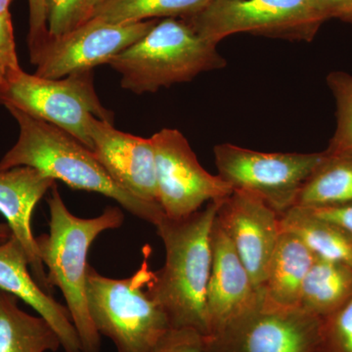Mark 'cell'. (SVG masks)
I'll use <instances>...</instances> for the list:
<instances>
[{
  "label": "cell",
  "instance_id": "83f0119b",
  "mask_svg": "<svg viewBox=\"0 0 352 352\" xmlns=\"http://www.w3.org/2000/svg\"><path fill=\"white\" fill-rule=\"evenodd\" d=\"M203 337L191 329H170L152 352H201Z\"/></svg>",
  "mask_w": 352,
  "mask_h": 352
},
{
  "label": "cell",
  "instance_id": "d4e9b609",
  "mask_svg": "<svg viewBox=\"0 0 352 352\" xmlns=\"http://www.w3.org/2000/svg\"><path fill=\"white\" fill-rule=\"evenodd\" d=\"M88 21L85 0H47L48 38H57Z\"/></svg>",
  "mask_w": 352,
  "mask_h": 352
},
{
  "label": "cell",
  "instance_id": "836d02e7",
  "mask_svg": "<svg viewBox=\"0 0 352 352\" xmlns=\"http://www.w3.org/2000/svg\"><path fill=\"white\" fill-rule=\"evenodd\" d=\"M12 0H0V14L8 12Z\"/></svg>",
  "mask_w": 352,
  "mask_h": 352
},
{
  "label": "cell",
  "instance_id": "4fadbf2b",
  "mask_svg": "<svg viewBox=\"0 0 352 352\" xmlns=\"http://www.w3.org/2000/svg\"><path fill=\"white\" fill-rule=\"evenodd\" d=\"M88 134L92 152L113 179L132 195L160 206L152 139L120 131L95 117L88 120Z\"/></svg>",
  "mask_w": 352,
  "mask_h": 352
},
{
  "label": "cell",
  "instance_id": "7402d4cb",
  "mask_svg": "<svg viewBox=\"0 0 352 352\" xmlns=\"http://www.w3.org/2000/svg\"><path fill=\"white\" fill-rule=\"evenodd\" d=\"M210 0H106L90 19L112 24H129L157 18H182L193 15Z\"/></svg>",
  "mask_w": 352,
  "mask_h": 352
},
{
  "label": "cell",
  "instance_id": "ac0fdd59",
  "mask_svg": "<svg viewBox=\"0 0 352 352\" xmlns=\"http://www.w3.org/2000/svg\"><path fill=\"white\" fill-rule=\"evenodd\" d=\"M281 232L296 236L316 258L352 268V234L342 226L316 217L305 208L293 207L280 215Z\"/></svg>",
  "mask_w": 352,
  "mask_h": 352
},
{
  "label": "cell",
  "instance_id": "8992f818",
  "mask_svg": "<svg viewBox=\"0 0 352 352\" xmlns=\"http://www.w3.org/2000/svg\"><path fill=\"white\" fill-rule=\"evenodd\" d=\"M0 104L57 126L90 150V118L113 124V112L102 105L95 90L94 71L46 78L30 75L22 69L0 85Z\"/></svg>",
  "mask_w": 352,
  "mask_h": 352
},
{
  "label": "cell",
  "instance_id": "d6986e66",
  "mask_svg": "<svg viewBox=\"0 0 352 352\" xmlns=\"http://www.w3.org/2000/svg\"><path fill=\"white\" fill-rule=\"evenodd\" d=\"M19 298L0 289V352H56L61 342L41 316L23 311Z\"/></svg>",
  "mask_w": 352,
  "mask_h": 352
},
{
  "label": "cell",
  "instance_id": "f546056e",
  "mask_svg": "<svg viewBox=\"0 0 352 352\" xmlns=\"http://www.w3.org/2000/svg\"><path fill=\"white\" fill-rule=\"evenodd\" d=\"M349 1L351 0H311L315 10L324 22L333 18L335 13Z\"/></svg>",
  "mask_w": 352,
  "mask_h": 352
},
{
  "label": "cell",
  "instance_id": "603a6c76",
  "mask_svg": "<svg viewBox=\"0 0 352 352\" xmlns=\"http://www.w3.org/2000/svg\"><path fill=\"white\" fill-rule=\"evenodd\" d=\"M327 82L337 105V126L325 153L352 154V76L333 72L327 76Z\"/></svg>",
  "mask_w": 352,
  "mask_h": 352
},
{
  "label": "cell",
  "instance_id": "5bb4252c",
  "mask_svg": "<svg viewBox=\"0 0 352 352\" xmlns=\"http://www.w3.org/2000/svg\"><path fill=\"white\" fill-rule=\"evenodd\" d=\"M212 247V271L207 294V336L251 314L263 302L237 252L215 219Z\"/></svg>",
  "mask_w": 352,
  "mask_h": 352
},
{
  "label": "cell",
  "instance_id": "30bf717a",
  "mask_svg": "<svg viewBox=\"0 0 352 352\" xmlns=\"http://www.w3.org/2000/svg\"><path fill=\"white\" fill-rule=\"evenodd\" d=\"M321 319L300 307H261L203 337L201 352H314Z\"/></svg>",
  "mask_w": 352,
  "mask_h": 352
},
{
  "label": "cell",
  "instance_id": "3957f363",
  "mask_svg": "<svg viewBox=\"0 0 352 352\" xmlns=\"http://www.w3.org/2000/svg\"><path fill=\"white\" fill-rule=\"evenodd\" d=\"M50 233L36 237L39 258L47 268V283L61 291L82 344V352H100L101 336L88 309L87 276L88 252L95 239L108 230L120 228L124 214L108 207L92 219L76 217L65 205L56 183L47 198Z\"/></svg>",
  "mask_w": 352,
  "mask_h": 352
},
{
  "label": "cell",
  "instance_id": "ffe728a7",
  "mask_svg": "<svg viewBox=\"0 0 352 352\" xmlns=\"http://www.w3.org/2000/svg\"><path fill=\"white\" fill-rule=\"evenodd\" d=\"M352 298V268L315 258L303 281L298 307L319 319L326 318Z\"/></svg>",
  "mask_w": 352,
  "mask_h": 352
},
{
  "label": "cell",
  "instance_id": "e0dca14e",
  "mask_svg": "<svg viewBox=\"0 0 352 352\" xmlns=\"http://www.w3.org/2000/svg\"><path fill=\"white\" fill-rule=\"evenodd\" d=\"M314 261V254L296 236L281 232L259 289L261 303L271 307H298L303 281Z\"/></svg>",
  "mask_w": 352,
  "mask_h": 352
},
{
  "label": "cell",
  "instance_id": "52a82bcc",
  "mask_svg": "<svg viewBox=\"0 0 352 352\" xmlns=\"http://www.w3.org/2000/svg\"><path fill=\"white\" fill-rule=\"evenodd\" d=\"M182 20L215 43L240 32L311 41L324 23L311 0H210Z\"/></svg>",
  "mask_w": 352,
  "mask_h": 352
},
{
  "label": "cell",
  "instance_id": "484cf974",
  "mask_svg": "<svg viewBox=\"0 0 352 352\" xmlns=\"http://www.w3.org/2000/svg\"><path fill=\"white\" fill-rule=\"evenodd\" d=\"M21 71L12 18L8 11L0 14V85H3Z\"/></svg>",
  "mask_w": 352,
  "mask_h": 352
},
{
  "label": "cell",
  "instance_id": "6da1fadb",
  "mask_svg": "<svg viewBox=\"0 0 352 352\" xmlns=\"http://www.w3.org/2000/svg\"><path fill=\"white\" fill-rule=\"evenodd\" d=\"M219 201H210L204 210L184 219L164 215L160 220L155 227L163 241L166 259L147 288L171 329H191L204 337L208 333L212 227Z\"/></svg>",
  "mask_w": 352,
  "mask_h": 352
},
{
  "label": "cell",
  "instance_id": "d6a6232c",
  "mask_svg": "<svg viewBox=\"0 0 352 352\" xmlns=\"http://www.w3.org/2000/svg\"><path fill=\"white\" fill-rule=\"evenodd\" d=\"M12 236V231L8 224L0 223V244L7 242Z\"/></svg>",
  "mask_w": 352,
  "mask_h": 352
},
{
  "label": "cell",
  "instance_id": "7a4b0ae2",
  "mask_svg": "<svg viewBox=\"0 0 352 352\" xmlns=\"http://www.w3.org/2000/svg\"><path fill=\"white\" fill-rule=\"evenodd\" d=\"M6 109L17 120L20 133L16 144L0 161V171L30 166L55 182H64L69 188L113 199L129 214L154 226L163 219L159 205L141 200L122 188L87 146L57 126L17 109Z\"/></svg>",
  "mask_w": 352,
  "mask_h": 352
},
{
  "label": "cell",
  "instance_id": "4316f807",
  "mask_svg": "<svg viewBox=\"0 0 352 352\" xmlns=\"http://www.w3.org/2000/svg\"><path fill=\"white\" fill-rule=\"evenodd\" d=\"M48 38L47 0H29L30 59L34 63Z\"/></svg>",
  "mask_w": 352,
  "mask_h": 352
},
{
  "label": "cell",
  "instance_id": "7c38bea8",
  "mask_svg": "<svg viewBox=\"0 0 352 352\" xmlns=\"http://www.w3.org/2000/svg\"><path fill=\"white\" fill-rule=\"evenodd\" d=\"M215 221L230 240L259 293L281 235L280 215L256 194L233 189L219 201Z\"/></svg>",
  "mask_w": 352,
  "mask_h": 352
},
{
  "label": "cell",
  "instance_id": "cb8c5ba5",
  "mask_svg": "<svg viewBox=\"0 0 352 352\" xmlns=\"http://www.w3.org/2000/svg\"><path fill=\"white\" fill-rule=\"evenodd\" d=\"M314 352H352V298L337 311L321 319Z\"/></svg>",
  "mask_w": 352,
  "mask_h": 352
},
{
  "label": "cell",
  "instance_id": "44dd1931",
  "mask_svg": "<svg viewBox=\"0 0 352 352\" xmlns=\"http://www.w3.org/2000/svg\"><path fill=\"white\" fill-rule=\"evenodd\" d=\"M349 203H352V154L325 153L323 161L300 190L295 207L325 208Z\"/></svg>",
  "mask_w": 352,
  "mask_h": 352
},
{
  "label": "cell",
  "instance_id": "8fae6325",
  "mask_svg": "<svg viewBox=\"0 0 352 352\" xmlns=\"http://www.w3.org/2000/svg\"><path fill=\"white\" fill-rule=\"evenodd\" d=\"M157 20L112 24L90 19L57 38H47L34 60V75L61 78L82 71H94L108 64L132 44L146 36Z\"/></svg>",
  "mask_w": 352,
  "mask_h": 352
},
{
  "label": "cell",
  "instance_id": "ba28073f",
  "mask_svg": "<svg viewBox=\"0 0 352 352\" xmlns=\"http://www.w3.org/2000/svg\"><path fill=\"white\" fill-rule=\"evenodd\" d=\"M214 154L222 179L261 197L279 215L295 207L303 185L325 157V152L263 153L229 143L215 146Z\"/></svg>",
  "mask_w": 352,
  "mask_h": 352
},
{
  "label": "cell",
  "instance_id": "1f68e13d",
  "mask_svg": "<svg viewBox=\"0 0 352 352\" xmlns=\"http://www.w3.org/2000/svg\"><path fill=\"white\" fill-rule=\"evenodd\" d=\"M106 0H85V10H87L88 20L91 18L95 9L101 6Z\"/></svg>",
  "mask_w": 352,
  "mask_h": 352
},
{
  "label": "cell",
  "instance_id": "f1b7e54d",
  "mask_svg": "<svg viewBox=\"0 0 352 352\" xmlns=\"http://www.w3.org/2000/svg\"><path fill=\"white\" fill-rule=\"evenodd\" d=\"M307 210L320 219L342 226L352 234V203L333 206V207L307 208Z\"/></svg>",
  "mask_w": 352,
  "mask_h": 352
},
{
  "label": "cell",
  "instance_id": "277c9868",
  "mask_svg": "<svg viewBox=\"0 0 352 352\" xmlns=\"http://www.w3.org/2000/svg\"><path fill=\"white\" fill-rule=\"evenodd\" d=\"M217 44L201 38L184 20L166 18L108 65L120 75V85L135 94H154L187 82L227 62Z\"/></svg>",
  "mask_w": 352,
  "mask_h": 352
},
{
  "label": "cell",
  "instance_id": "9a60e30c",
  "mask_svg": "<svg viewBox=\"0 0 352 352\" xmlns=\"http://www.w3.org/2000/svg\"><path fill=\"white\" fill-rule=\"evenodd\" d=\"M56 182L30 166L0 171V214L6 217L14 237L24 248L34 280L51 295L47 273L39 258L32 230L34 208Z\"/></svg>",
  "mask_w": 352,
  "mask_h": 352
},
{
  "label": "cell",
  "instance_id": "2e32d148",
  "mask_svg": "<svg viewBox=\"0 0 352 352\" xmlns=\"http://www.w3.org/2000/svg\"><path fill=\"white\" fill-rule=\"evenodd\" d=\"M0 289L24 300L45 319L57 333L65 352H82L68 308L34 280L24 248L14 236L0 244Z\"/></svg>",
  "mask_w": 352,
  "mask_h": 352
},
{
  "label": "cell",
  "instance_id": "4dcf8cb0",
  "mask_svg": "<svg viewBox=\"0 0 352 352\" xmlns=\"http://www.w3.org/2000/svg\"><path fill=\"white\" fill-rule=\"evenodd\" d=\"M333 18H338V19L346 21V22H352V0L340 8Z\"/></svg>",
  "mask_w": 352,
  "mask_h": 352
},
{
  "label": "cell",
  "instance_id": "9c48e42d",
  "mask_svg": "<svg viewBox=\"0 0 352 352\" xmlns=\"http://www.w3.org/2000/svg\"><path fill=\"white\" fill-rule=\"evenodd\" d=\"M151 139L156 157L157 199L166 217L184 219L201 210L204 204L223 200L232 193L228 182L201 166L182 132L164 129Z\"/></svg>",
  "mask_w": 352,
  "mask_h": 352
},
{
  "label": "cell",
  "instance_id": "5b68a950",
  "mask_svg": "<svg viewBox=\"0 0 352 352\" xmlns=\"http://www.w3.org/2000/svg\"><path fill=\"white\" fill-rule=\"evenodd\" d=\"M153 274L142 266L133 276L113 279L88 266L87 298L99 335L117 352H152L171 327L166 314L145 289Z\"/></svg>",
  "mask_w": 352,
  "mask_h": 352
}]
</instances>
